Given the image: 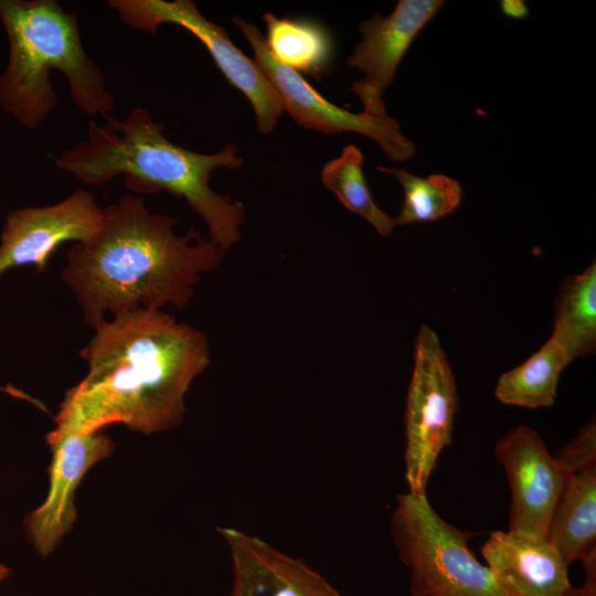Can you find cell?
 Returning <instances> with one entry per match:
<instances>
[{
	"label": "cell",
	"instance_id": "6da1fadb",
	"mask_svg": "<svg viewBox=\"0 0 596 596\" xmlns=\"http://www.w3.org/2000/svg\"><path fill=\"white\" fill-rule=\"evenodd\" d=\"M94 331L82 351L87 374L66 392L52 433L123 424L151 434L177 426L187 392L210 364L206 336L169 312L147 309L106 319Z\"/></svg>",
	"mask_w": 596,
	"mask_h": 596
},
{
	"label": "cell",
	"instance_id": "7a4b0ae2",
	"mask_svg": "<svg viewBox=\"0 0 596 596\" xmlns=\"http://www.w3.org/2000/svg\"><path fill=\"white\" fill-rule=\"evenodd\" d=\"M103 210L99 234L73 244L62 270L92 329L132 310L187 307L226 254L194 227L179 235L177 220L151 212L140 196L123 195Z\"/></svg>",
	"mask_w": 596,
	"mask_h": 596
},
{
	"label": "cell",
	"instance_id": "3957f363",
	"mask_svg": "<svg viewBox=\"0 0 596 596\" xmlns=\"http://www.w3.org/2000/svg\"><path fill=\"white\" fill-rule=\"evenodd\" d=\"M164 130L141 107L132 108L124 119L111 115L100 124L92 119L87 138L62 151L54 164L85 184L124 175L126 187L135 192L166 191L185 200L204 221L207 237L227 252L241 240L245 207L215 192L210 180L219 168L242 166L238 148L226 143L214 153H201L170 141Z\"/></svg>",
	"mask_w": 596,
	"mask_h": 596
},
{
	"label": "cell",
	"instance_id": "277c9868",
	"mask_svg": "<svg viewBox=\"0 0 596 596\" xmlns=\"http://www.w3.org/2000/svg\"><path fill=\"white\" fill-rule=\"evenodd\" d=\"M8 61L0 74V107L35 129L58 104L50 74L61 72L76 106L89 117L110 116L115 100L102 68L82 44L76 13L56 0H0Z\"/></svg>",
	"mask_w": 596,
	"mask_h": 596
},
{
	"label": "cell",
	"instance_id": "5b68a950",
	"mask_svg": "<svg viewBox=\"0 0 596 596\" xmlns=\"http://www.w3.org/2000/svg\"><path fill=\"white\" fill-rule=\"evenodd\" d=\"M391 532L411 572L409 596H503L470 550L476 532L441 518L426 493L397 496Z\"/></svg>",
	"mask_w": 596,
	"mask_h": 596
},
{
	"label": "cell",
	"instance_id": "8992f818",
	"mask_svg": "<svg viewBox=\"0 0 596 596\" xmlns=\"http://www.w3.org/2000/svg\"><path fill=\"white\" fill-rule=\"evenodd\" d=\"M459 398L454 372L437 333L422 324L405 405V480L408 491L426 487L445 447L451 444Z\"/></svg>",
	"mask_w": 596,
	"mask_h": 596
},
{
	"label": "cell",
	"instance_id": "52a82bcc",
	"mask_svg": "<svg viewBox=\"0 0 596 596\" xmlns=\"http://www.w3.org/2000/svg\"><path fill=\"white\" fill-rule=\"evenodd\" d=\"M107 4L120 21L135 30L157 33L163 24H175L194 35L216 66L251 103L257 129L272 132L283 113L281 99L254 58L231 41L226 30L206 19L192 0H109Z\"/></svg>",
	"mask_w": 596,
	"mask_h": 596
},
{
	"label": "cell",
	"instance_id": "ba28073f",
	"mask_svg": "<svg viewBox=\"0 0 596 596\" xmlns=\"http://www.w3.org/2000/svg\"><path fill=\"white\" fill-rule=\"evenodd\" d=\"M232 22L251 44L254 60L278 93L285 111L301 127L334 135L356 132L374 140L392 161L409 159L415 145L405 137L398 123L390 116L352 113L319 94L304 76L279 63L269 52L260 30L253 23L234 17Z\"/></svg>",
	"mask_w": 596,
	"mask_h": 596
},
{
	"label": "cell",
	"instance_id": "9c48e42d",
	"mask_svg": "<svg viewBox=\"0 0 596 596\" xmlns=\"http://www.w3.org/2000/svg\"><path fill=\"white\" fill-rule=\"evenodd\" d=\"M103 223L104 210L83 188L55 204L10 210L0 233V276L28 265L43 272L60 246L94 240Z\"/></svg>",
	"mask_w": 596,
	"mask_h": 596
},
{
	"label": "cell",
	"instance_id": "30bf717a",
	"mask_svg": "<svg viewBox=\"0 0 596 596\" xmlns=\"http://www.w3.org/2000/svg\"><path fill=\"white\" fill-rule=\"evenodd\" d=\"M510 488L509 530L546 536L554 509L572 473L526 425L510 429L494 446Z\"/></svg>",
	"mask_w": 596,
	"mask_h": 596
},
{
	"label": "cell",
	"instance_id": "8fae6325",
	"mask_svg": "<svg viewBox=\"0 0 596 596\" xmlns=\"http://www.w3.org/2000/svg\"><path fill=\"white\" fill-rule=\"evenodd\" d=\"M443 4L440 0H400L389 17L374 13L360 24L362 41L347 63L364 74L352 85L364 113L387 115L383 93L392 84L412 42Z\"/></svg>",
	"mask_w": 596,
	"mask_h": 596
},
{
	"label": "cell",
	"instance_id": "7c38bea8",
	"mask_svg": "<svg viewBox=\"0 0 596 596\" xmlns=\"http://www.w3.org/2000/svg\"><path fill=\"white\" fill-rule=\"evenodd\" d=\"M53 458L50 488L43 503L25 519V530L36 552L47 556L76 519L75 491L86 471L114 450L111 439L100 430L50 433Z\"/></svg>",
	"mask_w": 596,
	"mask_h": 596
},
{
	"label": "cell",
	"instance_id": "4fadbf2b",
	"mask_svg": "<svg viewBox=\"0 0 596 596\" xmlns=\"http://www.w3.org/2000/svg\"><path fill=\"white\" fill-rule=\"evenodd\" d=\"M490 575L503 596H566L568 565L541 534L493 531L481 546Z\"/></svg>",
	"mask_w": 596,
	"mask_h": 596
},
{
	"label": "cell",
	"instance_id": "5bb4252c",
	"mask_svg": "<svg viewBox=\"0 0 596 596\" xmlns=\"http://www.w3.org/2000/svg\"><path fill=\"white\" fill-rule=\"evenodd\" d=\"M232 557L230 596H344L320 573L267 542L233 528H220Z\"/></svg>",
	"mask_w": 596,
	"mask_h": 596
},
{
	"label": "cell",
	"instance_id": "9a60e30c",
	"mask_svg": "<svg viewBox=\"0 0 596 596\" xmlns=\"http://www.w3.org/2000/svg\"><path fill=\"white\" fill-rule=\"evenodd\" d=\"M546 539L567 565L596 567V466L573 473L554 509Z\"/></svg>",
	"mask_w": 596,
	"mask_h": 596
},
{
	"label": "cell",
	"instance_id": "2e32d148",
	"mask_svg": "<svg viewBox=\"0 0 596 596\" xmlns=\"http://www.w3.org/2000/svg\"><path fill=\"white\" fill-rule=\"evenodd\" d=\"M266 45L283 65L313 77L332 65L334 43L328 29L310 19L278 18L266 12Z\"/></svg>",
	"mask_w": 596,
	"mask_h": 596
},
{
	"label": "cell",
	"instance_id": "e0dca14e",
	"mask_svg": "<svg viewBox=\"0 0 596 596\" xmlns=\"http://www.w3.org/2000/svg\"><path fill=\"white\" fill-rule=\"evenodd\" d=\"M572 361L565 347L551 336L522 364L500 375L494 396L505 405L526 408L552 406L560 375Z\"/></svg>",
	"mask_w": 596,
	"mask_h": 596
},
{
	"label": "cell",
	"instance_id": "ac0fdd59",
	"mask_svg": "<svg viewBox=\"0 0 596 596\" xmlns=\"http://www.w3.org/2000/svg\"><path fill=\"white\" fill-rule=\"evenodd\" d=\"M552 337L572 360L593 354L596 348V263L561 284L554 302Z\"/></svg>",
	"mask_w": 596,
	"mask_h": 596
},
{
	"label": "cell",
	"instance_id": "d6986e66",
	"mask_svg": "<svg viewBox=\"0 0 596 596\" xmlns=\"http://www.w3.org/2000/svg\"><path fill=\"white\" fill-rule=\"evenodd\" d=\"M362 167L363 153L354 145H348L339 157L323 166L321 181L345 209L363 217L380 235L389 236L396 227L395 217L375 203Z\"/></svg>",
	"mask_w": 596,
	"mask_h": 596
},
{
	"label": "cell",
	"instance_id": "ffe728a7",
	"mask_svg": "<svg viewBox=\"0 0 596 596\" xmlns=\"http://www.w3.org/2000/svg\"><path fill=\"white\" fill-rule=\"evenodd\" d=\"M376 169L394 177L403 188V206L400 214L394 216L396 226L436 221L460 205L461 187L450 177L435 173L422 178L398 167L380 166Z\"/></svg>",
	"mask_w": 596,
	"mask_h": 596
},
{
	"label": "cell",
	"instance_id": "44dd1931",
	"mask_svg": "<svg viewBox=\"0 0 596 596\" xmlns=\"http://www.w3.org/2000/svg\"><path fill=\"white\" fill-rule=\"evenodd\" d=\"M554 457L572 475L596 466L595 421L587 423Z\"/></svg>",
	"mask_w": 596,
	"mask_h": 596
},
{
	"label": "cell",
	"instance_id": "7402d4cb",
	"mask_svg": "<svg viewBox=\"0 0 596 596\" xmlns=\"http://www.w3.org/2000/svg\"><path fill=\"white\" fill-rule=\"evenodd\" d=\"M501 10L505 15L514 19H522L529 13L525 2L521 0L501 1Z\"/></svg>",
	"mask_w": 596,
	"mask_h": 596
},
{
	"label": "cell",
	"instance_id": "603a6c76",
	"mask_svg": "<svg viewBox=\"0 0 596 596\" xmlns=\"http://www.w3.org/2000/svg\"><path fill=\"white\" fill-rule=\"evenodd\" d=\"M566 596H596V574H585L579 587H572Z\"/></svg>",
	"mask_w": 596,
	"mask_h": 596
},
{
	"label": "cell",
	"instance_id": "cb8c5ba5",
	"mask_svg": "<svg viewBox=\"0 0 596 596\" xmlns=\"http://www.w3.org/2000/svg\"><path fill=\"white\" fill-rule=\"evenodd\" d=\"M11 574V570L7 567L6 565L0 563V581L6 579Z\"/></svg>",
	"mask_w": 596,
	"mask_h": 596
}]
</instances>
